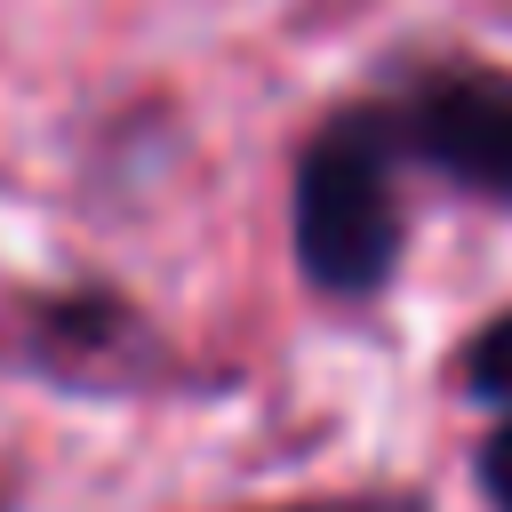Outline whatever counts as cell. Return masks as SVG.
Returning a JSON list of instances; mask_svg holds the SVG:
<instances>
[{
	"label": "cell",
	"mask_w": 512,
	"mask_h": 512,
	"mask_svg": "<svg viewBox=\"0 0 512 512\" xmlns=\"http://www.w3.org/2000/svg\"><path fill=\"white\" fill-rule=\"evenodd\" d=\"M400 168H408V152H400V128L384 104H344L304 136L288 232H296V272L320 296L368 304L400 272V248H408Z\"/></svg>",
	"instance_id": "6da1fadb"
},
{
	"label": "cell",
	"mask_w": 512,
	"mask_h": 512,
	"mask_svg": "<svg viewBox=\"0 0 512 512\" xmlns=\"http://www.w3.org/2000/svg\"><path fill=\"white\" fill-rule=\"evenodd\" d=\"M160 360L168 344L152 336V320L104 280L24 288L0 312V368L56 392H136L160 376Z\"/></svg>",
	"instance_id": "7a4b0ae2"
},
{
	"label": "cell",
	"mask_w": 512,
	"mask_h": 512,
	"mask_svg": "<svg viewBox=\"0 0 512 512\" xmlns=\"http://www.w3.org/2000/svg\"><path fill=\"white\" fill-rule=\"evenodd\" d=\"M472 472H480V496H488V512H512V416H504V424L480 440Z\"/></svg>",
	"instance_id": "5b68a950"
},
{
	"label": "cell",
	"mask_w": 512,
	"mask_h": 512,
	"mask_svg": "<svg viewBox=\"0 0 512 512\" xmlns=\"http://www.w3.org/2000/svg\"><path fill=\"white\" fill-rule=\"evenodd\" d=\"M272 512H424L416 496H312V504H272Z\"/></svg>",
	"instance_id": "8992f818"
},
{
	"label": "cell",
	"mask_w": 512,
	"mask_h": 512,
	"mask_svg": "<svg viewBox=\"0 0 512 512\" xmlns=\"http://www.w3.org/2000/svg\"><path fill=\"white\" fill-rule=\"evenodd\" d=\"M464 384L488 408H512V312H496L472 344H464Z\"/></svg>",
	"instance_id": "277c9868"
},
{
	"label": "cell",
	"mask_w": 512,
	"mask_h": 512,
	"mask_svg": "<svg viewBox=\"0 0 512 512\" xmlns=\"http://www.w3.org/2000/svg\"><path fill=\"white\" fill-rule=\"evenodd\" d=\"M384 112H392L400 152L416 168L512 208V72H496V64H432Z\"/></svg>",
	"instance_id": "3957f363"
}]
</instances>
